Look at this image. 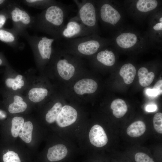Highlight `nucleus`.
I'll list each match as a JSON object with an SVG mask.
<instances>
[{"instance_id":"1","label":"nucleus","mask_w":162,"mask_h":162,"mask_svg":"<svg viewBox=\"0 0 162 162\" xmlns=\"http://www.w3.org/2000/svg\"><path fill=\"white\" fill-rule=\"evenodd\" d=\"M70 8L69 6L56 1L34 17L32 28L59 40Z\"/></svg>"},{"instance_id":"2","label":"nucleus","mask_w":162,"mask_h":162,"mask_svg":"<svg viewBox=\"0 0 162 162\" xmlns=\"http://www.w3.org/2000/svg\"><path fill=\"white\" fill-rule=\"evenodd\" d=\"M56 41L58 42L57 46L63 51L70 54L86 56L93 55L111 44L109 40L100 37L98 34Z\"/></svg>"},{"instance_id":"3","label":"nucleus","mask_w":162,"mask_h":162,"mask_svg":"<svg viewBox=\"0 0 162 162\" xmlns=\"http://www.w3.org/2000/svg\"><path fill=\"white\" fill-rule=\"evenodd\" d=\"M20 36L27 41L32 50L38 63L44 65L52 57L54 51L53 44L56 39L45 36L30 35L27 31Z\"/></svg>"},{"instance_id":"4","label":"nucleus","mask_w":162,"mask_h":162,"mask_svg":"<svg viewBox=\"0 0 162 162\" xmlns=\"http://www.w3.org/2000/svg\"><path fill=\"white\" fill-rule=\"evenodd\" d=\"M78 8L77 16L80 20L93 34H98L97 7L94 0H74Z\"/></svg>"},{"instance_id":"5","label":"nucleus","mask_w":162,"mask_h":162,"mask_svg":"<svg viewBox=\"0 0 162 162\" xmlns=\"http://www.w3.org/2000/svg\"><path fill=\"white\" fill-rule=\"evenodd\" d=\"M8 9L13 24L12 29L19 36L26 31L27 28H32L34 17L32 16L16 2H10Z\"/></svg>"},{"instance_id":"6","label":"nucleus","mask_w":162,"mask_h":162,"mask_svg":"<svg viewBox=\"0 0 162 162\" xmlns=\"http://www.w3.org/2000/svg\"><path fill=\"white\" fill-rule=\"evenodd\" d=\"M98 20L105 26L115 27L120 22L122 17L120 12L110 1H95Z\"/></svg>"},{"instance_id":"7","label":"nucleus","mask_w":162,"mask_h":162,"mask_svg":"<svg viewBox=\"0 0 162 162\" xmlns=\"http://www.w3.org/2000/svg\"><path fill=\"white\" fill-rule=\"evenodd\" d=\"M93 34L76 15L70 18L65 25L61 32L60 40L74 39Z\"/></svg>"},{"instance_id":"8","label":"nucleus","mask_w":162,"mask_h":162,"mask_svg":"<svg viewBox=\"0 0 162 162\" xmlns=\"http://www.w3.org/2000/svg\"><path fill=\"white\" fill-rule=\"evenodd\" d=\"M142 39L136 32L126 31L121 32L115 38L116 46L123 49H129L137 47L141 42Z\"/></svg>"},{"instance_id":"9","label":"nucleus","mask_w":162,"mask_h":162,"mask_svg":"<svg viewBox=\"0 0 162 162\" xmlns=\"http://www.w3.org/2000/svg\"><path fill=\"white\" fill-rule=\"evenodd\" d=\"M77 116V112L74 108L65 105L63 106L56 121L59 127L64 128L74 123L76 120Z\"/></svg>"},{"instance_id":"10","label":"nucleus","mask_w":162,"mask_h":162,"mask_svg":"<svg viewBox=\"0 0 162 162\" xmlns=\"http://www.w3.org/2000/svg\"><path fill=\"white\" fill-rule=\"evenodd\" d=\"M88 137L91 144L96 147H102L108 142L107 136L104 130L98 124L94 125L91 128Z\"/></svg>"},{"instance_id":"11","label":"nucleus","mask_w":162,"mask_h":162,"mask_svg":"<svg viewBox=\"0 0 162 162\" xmlns=\"http://www.w3.org/2000/svg\"><path fill=\"white\" fill-rule=\"evenodd\" d=\"M68 150L65 145L60 144L50 148L47 151V158L51 162L64 161L68 157Z\"/></svg>"},{"instance_id":"12","label":"nucleus","mask_w":162,"mask_h":162,"mask_svg":"<svg viewBox=\"0 0 162 162\" xmlns=\"http://www.w3.org/2000/svg\"><path fill=\"white\" fill-rule=\"evenodd\" d=\"M98 85L93 79L84 78L76 82L74 86L75 92L77 94L82 95L85 94H92L97 90Z\"/></svg>"},{"instance_id":"13","label":"nucleus","mask_w":162,"mask_h":162,"mask_svg":"<svg viewBox=\"0 0 162 162\" xmlns=\"http://www.w3.org/2000/svg\"><path fill=\"white\" fill-rule=\"evenodd\" d=\"M19 36L12 28L10 30L0 29V40L8 44L14 49L23 47L19 40Z\"/></svg>"},{"instance_id":"14","label":"nucleus","mask_w":162,"mask_h":162,"mask_svg":"<svg viewBox=\"0 0 162 162\" xmlns=\"http://www.w3.org/2000/svg\"><path fill=\"white\" fill-rule=\"evenodd\" d=\"M109 46L100 50L97 53L96 56L98 62L106 66H113L116 61L115 55L113 52L108 47Z\"/></svg>"},{"instance_id":"15","label":"nucleus","mask_w":162,"mask_h":162,"mask_svg":"<svg viewBox=\"0 0 162 162\" xmlns=\"http://www.w3.org/2000/svg\"><path fill=\"white\" fill-rule=\"evenodd\" d=\"M158 4L156 0H139L135 2L134 8L140 13H148L155 9Z\"/></svg>"},{"instance_id":"16","label":"nucleus","mask_w":162,"mask_h":162,"mask_svg":"<svg viewBox=\"0 0 162 162\" xmlns=\"http://www.w3.org/2000/svg\"><path fill=\"white\" fill-rule=\"evenodd\" d=\"M136 73L134 66L131 63L125 64L122 66L119 74L123 78L125 83L129 84L133 81Z\"/></svg>"},{"instance_id":"17","label":"nucleus","mask_w":162,"mask_h":162,"mask_svg":"<svg viewBox=\"0 0 162 162\" xmlns=\"http://www.w3.org/2000/svg\"><path fill=\"white\" fill-rule=\"evenodd\" d=\"M110 107L113 115L118 118L123 116L128 111V107L125 102L119 98L113 100L111 104Z\"/></svg>"},{"instance_id":"18","label":"nucleus","mask_w":162,"mask_h":162,"mask_svg":"<svg viewBox=\"0 0 162 162\" xmlns=\"http://www.w3.org/2000/svg\"><path fill=\"white\" fill-rule=\"evenodd\" d=\"M146 125L141 121H135L128 128L127 133L128 135L132 137H137L143 135L146 130Z\"/></svg>"},{"instance_id":"19","label":"nucleus","mask_w":162,"mask_h":162,"mask_svg":"<svg viewBox=\"0 0 162 162\" xmlns=\"http://www.w3.org/2000/svg\"><path fill=\"white\" fill-rule=\"evenodd\" d=\"M27 104L22 98L18 95L14 97V101L8 107V110L12 114L19 113L24 111L27 108Z\"/></svg>"},{"instance_id":"20","label":"nucleus","mask_w":162,"mask_h":162,"mask_svg":"<svg viewBox=\"0 0 162 162\" xmlns=\"http://www.w3.org/2000/svg\"><path fill=\"white\" fill-rule=\"evenodd\" d=\"M139 82L143 87L149 86L152 82L154 74L152 72H148V69L144 67L140 68L138 72Z\"/></svg>"},{"instance_id":"21","label":"nucleus","mask_w":162,"mask_h":162,"mask_svg":"<svg viewBox=\"0 0 162 162\" xmlns=\"http://www.w3.org/2000/svg\"><path fill=\"white\" fill-rule=\"evenodd\" d=\"M48 94L47 90L44 88L35 87L31 88L28 93V98L31 101L38 103L43 100Z\"/></svg>"},{"instance_id":"22","label":"nucleus","mask_w":162,"mask_h":162,"mask_svg":"<svg viewBox=\"0 0 162 162\" xmlns=\"http://www.w3.org/2000/svg\"><path fill=\"white\" fill-rule=\"evenodd\" d=\"M23 76L21 74H18L14 78H6L4 84L6 86L14 90H17L21 88L25 85V82L23 79Z\"/></svg>"},{"instance_id":"23","label":"nucleus","mask_w":162,"mask_h":162,"mask_svg":"<svg viewBox=\"0 0 162 162\" xmlns=\"http://www.w3.org/2000/svg\"><path fill=\"white\" fill-rule=\"evenodd\" d=\"M56 1L53 0H23V3L28 6L36 8L45 9L50 6L53 4Z\"/></svg>"},{"instance_id":"24","label":"nucleus","mask_w":162,"mask_h":162,"mask_svg":"<svg viewBox=\"0 0 162 162\" xmlns=\"http://www.w3.org/2000/svg\"><path fill=\"white\" fill-rule=\"evenodd\" d=\"M33 129V124L30 121L24 122L21 130V132L19 134L20 137L25 142L30 143L32 139Z\"/></svg>"},{"instance_id":"25","label":"nucleus","mask_w":162,"mask_h":162,"mask_svg":"<svg viewBox=\"0 0 162 162\" xmlns=\"http://www.w3.org/2000/svg\"><path fill=\"white\" fill-rule=\"evenodd\" d=\"M62 107V105L61 103H56L46 113L45 116L46 121L49 124L55 122Z\"/></svg>"},{"instance_id":"26","label":"nucleus","mask_w":162,"mask_h":162,"mask_svg":"<svg viewBox=\"0 0 162 162\" xmlns=\"http://www.w3.org/2000/svg\"><path fill=\"white\" fill-rule=\"evenodd\" d=\"M24 119L22 117L16 116L13 118L11 132L14 137H16L19 136L20 131L24 123Z\"/></svg>"},{"instance_id":"27","label":"nucleus","mask_w":162,"mask_h":162,"mask_svg":"<svg viewBox=\"0 0 162 162\" xmlns=\"http://www.w3.org/2000/svg\"><path fill=\"white\" fill-rule=\"evenodd\" d=\"M151 32L154 34L158 36L161 35L162 31V17L161 15L156 16L151 22Z\"/></svg>"},{"instance_id":"28","label":"nucleus","mask_w":162,"mask_h":162,"mask_svg":"<svg viewBox=\"0 0 162 162\" xmlns=\"http://www.w3.org/2000/svg\"><path fill=\"white\" fill-rule=\"evenodd\" d=\"M154 129L160 134H162V113H156L154 115L153 121Z\"/></svg>"},{"instance_id":"29","label":"nucleus","mask_w":162,"mask_h":162,"mask_svg":"<svg viewBox=\"0 0 162 162\" xmlns=\"http://www.w3.org/2000/svg\"><path fill=\"white\" fill-rule=\"evenodd\" d=\"M4 162H21L18 154L13 151H9L3 156Z\"/></svg>"},{"instance_id":"30","label":"nucleus","mask_w":162,"mask_h":162,"mask_svg":"<svg viewBox=\"0 0 162 162\" xmlns=\"http://www.w3.org/2000/svg\"><path fill=\"white\" fill-rule=\"evenodd\" d=\"M134 158L136 162H154L153 159L148 155L141 152L136 153Z\"/></svg>"},{"instance_id":"31","label":"nucleus","mask_w":162,"mask_h":162,"mask_svg":"<svg viewBox=\"0 0 162 162\" xmlns=\"http://www.w3.org/2000/svg\"><path fill=\"white\" fill-rule=\"evenodd\" d=\"M8 18H10L9 14L8 15L0 14V28L2 27Z\"/></svg>"},{"instance_id":"32","label":"nucleus","mask_w":162,"mask_h":162,"mask_svg":"<svg viewBox=\"0 0 162 162\" xmlns=\"http://www.w3.org/2000/svg\"><path fill=\"white\" fill-rule=\"evenodd\" d=\"M146 94L149 96H156L160 94L159 92L157 90L153 89H148L146 91Z\"/></svg>"},{"instance_id":"33","label":"nucleus","mask_w":162,"mask_h":162,"mask_svg":"<svg viewBox=\"0 0 162 162\" xmlns=\"http://www.w3.org/2000/svg\"><path fill=\"white\" fill-rule=\"evenodd\" d=\"M162 80H160L158 81L154 85L153 88L157 90L160 94H162Z\"/></svg>"},{"instance_id":"34","label":"nucleus","mask_w":162,"mask_h":162,"mask_svg":"<svg viewBox=\"0 0 162 162\" xmlns=\"http://www.w3.org/2000/svg\"><path fill=\"white\" fill-rule=\"evenodd\" d=\"M157 106L155 104H149L147 105L146 107V110L148 112H153L156 110Z\"/></svg>"},{"instance_id":"35","label":"nucleus","mask_w":162,"mask_h":162,"mask_svg":"<svg viewBox=\"0 0 162 162\" xmlns=\"http://www.w3.org/2000/svg\"><path fill=\"white\" fill-rule=\"evenodd\" d=\"M7 116L6 112L4 110L0 109V119L2 120L5 118Z\"/></svg>"},{"instance_id":"36","label":"nucleus","mask_w":162,"mask_h":162,"mask_svg":"<svg viewBox=\"0 0 162 162\" xmlns=\"http://www.w3.org/2000/svg\"><path fill=\"white\" fill-rule=\"evenodd\" d=\"M4 64V61L3 59L0 58V66L2 65L3 64Z\"/></svg>"},{"instance_id":"37","label":"nucleus","mask_w":162,"mask_h":162,"mask_svg":"<svg viewBox=\"0 0 162 162\" xmlns=\"http://www.w3.org/2000/svg\"><path fill=\"white\" fill-rule=\"evenodd\" d=\"M5 1L4 0H0V5L3 4Z\"/></svg>"}]
</instances>
